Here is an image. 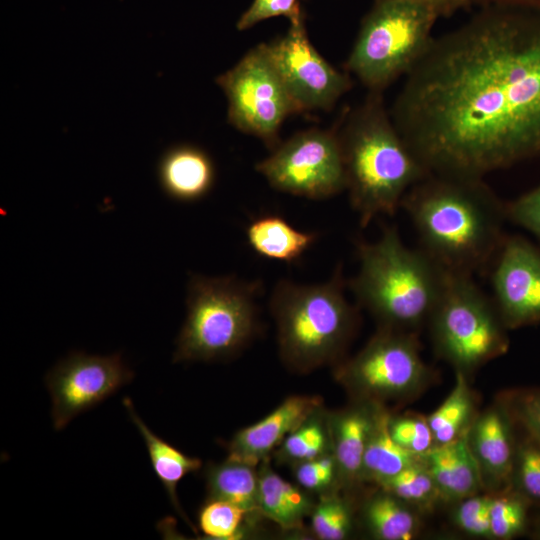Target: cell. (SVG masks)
<instances>
[{
	"instance_id": "cell-1",
	"label": "cell",
	"mask_w": 540,
	"mask_h": 540,
	"mask_svg": "<svg viewBox=\"0 0 540 540\" xmlns=\"http://www.w3.org/2000/svg\"><path fill=\"white\" fill-rule=\"evenodd\" d=\"M389 111L433 174L484 178L540 159V12L484 7L434 37Z\"/></svg>"
},
{
	"instance_id": "cell-2",
	"label": "cell",
	"mask_w": 540,
	"mask_h": 540,
	"mask_svg": "<svg viewBox=\"0 0 540 540\" xmlns=\"http://www.w3.org/2000/svg\"><path fill=\"white\" fill-rule=\"evenodd\" d=\"M401 208L420 248L449 272H485L506 237V202L484 178L431 173L407 191Z\"/></svg>"
},
{
	"instance_id": "cell-3",
	"label": "cell",
	"mask_w": 540,
	"mask_h": 540,
	"mask_svg": "<svg viewBox=\"0 0 540 540\" xmlns=\"http://www.w3.org/2000/svg\"><path fill=\"white\" fill-rule=\"evenodd\" d=\"M336 128L346 190L362 227L377 215H394L407 191L431 174L396 128L381 92H368Z\"/></svg>"
},
{
	"instance_id": "cell-4",
	"label": "cell",
	"mask_w": 540,
	"mask_h": 540,
	"mask_svg": "<svg viewBox=\"0 0 540 540\" xmlns=\"http://www.w3.org/2000/svg\"><path fill=\"white\" fill-rule=\"evenodd\" d=\"M357 274L347 281L358 304L379 327L416 333L443 291L447 271L420 247H407L395 226L375 242L357 241Z\"/></svg>"
},
{
	"instance_id": "cell-5",
	"label": "cell",
	"mask_w": 540,
	"mask_h": 540,
	"mask_svg": "<svg viewBox=\"0 0 540 540\" xmlns=\"http://www.w3.org/2000/svg\"><path fill=\"white\" fill-rule=\"evenodd\" d=\"M346 286L339 265L326 282L281 280L274 287L270 309L279 353L288 367L309 372L342 357L359 319L358 310L345 296Z\"/></svg>"
},
{
	"instance_id": "cell-6",
	"label": "cell",
	"mask_w": 540,
	"mask_h": 540,
	"mask_svg": "<svg viewBox=\"0 0 540 540\" xmlns=\"http://www.w3.org/2000/svg\"><path fill=\"white\" fill-rule=\"evenodd\" d=\"M260 290L259 282L235 276L192 275L174 362L223 360L241 351L257 329Z\"/></svg>"
},
{
	"instance_id": "cell-7",
	"label": "cell",
	"mask_w": 540,
	"mask_h": 540,
	"mask_svg": "<svg viewBox=\"0 0 540 540\" xmlns=\"http://www.w3.org/2000/svg\"><path fill=\"white\" fill-rule=\"evenodd\" d=\"M439 18L434 7L418 0H374L361 21L345 71L368 92L383 93L427 51Z\"/></svg>"
},
{
	"instance_id": "cell-8",
	"label": "cell",
	"mask_w": 540,
	"mask_h": 540,
	"mask_svg": "<svg viewBox=\"0 0 540 540\" xmlns=\"http://www.w3.org/2000/svg\"><path fill=\"white\" fill-rule=\"evenodd\" d=\"M427 325L437 357L469 380L509 349L508 329L492 297L479 288L472 275L447 271Z\"/></svg>"
},
{
	"instance_id": "cell-9",
	"label": "cell",
	"mask_w": 540,
	"mask_h": 540,
	"mask_svg": "<svg viewBox=\"0 0 540 540\" xmlns=\"http://www.w3.org/2000/svg\"><path fill=\"white\" fill-rule=\"evenodd\" d=\"M336 376L355 401L382 405L417 397L434 378L421 357L416 333L382 327L339 365Z\"/></svg>"
},
{
	"instance_id": "cell-10",
	"label": "cell",
	"mask_w": 540,
	"mask_h": 540,
	"mask_svg": "<svg viewBox=\"0 0 540 540\" xmlns=\"http://www.w3.org/2000/svg\"><path fill=\"white\" fill-rule=\"evenodd\" d=\"M216 83L228 101V122L262 140L272 151L280 144L285 119L298 113L268 50L261 43L249 50Z\"/></svg>"
},
{
	"instance_id": "cell-11",
	"label": "cell",
	"mask_w": 540,
	"mask_h": 540,
	"mask_svg": "<svg viewBox=\"0 0 540 540\" xmlns=\"http://www.w3.org/2000/svg\"><path fill=\"white\" fill-rule=\"evenodd\" d=\"M275 189L309 199H325L346 190L337 128L298 132L256 165Z\"/></svg>"
},
{
	"instance_id": "cell-12",
	"label": "cell",
	"mask_w": 540,
	"mask_h": 540,
	"mask_svg": "<svg viewBox=\"0 0 540 540\" xmlns=\"http://www.w3.org/2000/svg\"><path fill=\"white\" fill-rule=\"evenodd\" d=\"M267 46L298 113L329 111L353 86L351 75L329 64L312 45L304 18Z\"/></svg>"
},
{
	"instance_id": "cell-13",
	"label": "cell",
	"mask_w": 540,
	"mask_h": 540,
	"mask_svg": "<svg viewBox=\"0 0 540 540\" xmlns=\"http://www.w3.org/2000/svg\"><path fill=\"white\" fill-rule=\"evenodd\" d=\"M121 355L71 353L47 374L56 431L64 429L79 414L93 408L133 379Z\"/></svg>"
},
{
	"instance_id": "cell-14",
	"label": "cell",
	"mask_w": 540,
	"mask_h": 540,
	"mask_svg": "<svg viewBox=\"0 0 540 540\" xmlns=\"http://www.w3.org/2000/svg\"><path fill=\"white\" fill-rule=\"evenodd\" d=\"M491 272L492 300L508 330L540 323V248L506 235Z\"/></svg>"
},
{
	"instance_id": "cell-15",
	"label": "cell",
	"mask_w": 540,
	"mask_h": 540,
	"mask_svg": "<svg viewBox=\"0 0 540 540\" xmlns=\"http://www.w3.org/2000/svg\"><path fill=\"white\" fill-rule=\"evenodd\" d=\"M517 427L505 406L495 403L477 413L467 440L476 460L484 492L495 494L511 488Z\"/></svg>"
},
{
	"instance_id": "cell-16",
	"label": "cell",
	"mask_w": 540,
	"mask_h": 540,
	"mask_svg": "<svg viewBox=\"0 0 540 540\" xmlns=\"http://www.w3.org/2000/svg\"><path fill=\"white\" fill-rule=\"evenodd\" d=\"M318 396L285 399L260 421L238 431L229 443V458L256 465L284 438L321 408Z\"/></svg>"
},
{
	"instance_id": "cell-17",
	"label": "cell",
	"mask_w": 540,
	"mask_h": 540,
	"mask_svg": "<svg viewBox=\"0 0 540 540\" xmlns=\"http://www.w3.org/2000/svg\"><path fill=\"white\" fill-rule=\"evenodd\" d=\"M377 403L355 401L329 415L332 449L341 487L350 489L362 482V465Z\"/></svg>"
},
{
	"instance_id": "cell-18",
	"label": "cell",
	"mask_w": 540,
	"mask_h": 540,
	"mask_svg": "<svg viewBox=\"0 0 540 540\" xmlns=\"http://www.w3.org/2000/svg\"><path fill=\"white\" fill-rule=\"evenodd\" d=\"M422 460L444 503L454 504L484 491L467 432L449 443L433 446Z\"/></svg>"
},
{
	"instance_id": "cell-19",
	"label": "cell",
	"mask_w": 540,
	"mask_h": 540,
	"mask_svg": "<svg viewBox=\"0 0 540 540\" xmlns=\"http://www.w3.org/2000/svg\"><path fill=\"white\" fill-rule=\"evenodd\" d=\"M157 173L164 193L180 202L202 199L215 181V167L210 156L189 144L166 150L159 160Z\"/></svg>"
},
{
	"instance_id": "cell-20",
	"label": "cell",
	"mask_w": 540,
	"mask_h": 540,
	"mask_svg": "<svg viewBox=\"0 0 540 540\" xmlns=\"http://www.w3.org/2000/svg\"><path fill=\"white\" fill-rule=\"evenodd\" d=\"M130 419L137 427L145 442L152 468L162 483L175 510L187 521L177 497V485L188 474L198 471L202 462L191 457L160 438L143 422L136 413L129 397L123 398Z\"/></svg>"
},
{
	"instance_id": "cell-21",
	"label": "cell",
	"mask_w": 540,
	"mask_h": 540,
	"mask_svg": "<svg viewBox=\"0 0 540 540\" xmlns=\"http://www.w3.org/2000/svg\"><path fill=\"white\" fill-rule=\"evenodd\" d=\"M390 417L385 405L377 404L363 457L362 482L379 485L422 458V455L403 448L392 438L389 431Z\"/></svg>"
},
{
	"instance_id": "cell-22",
	"label": "cell",
	"mask_w": 540,
	"mask_h": 540,
	"mask_svg": "<svg viewBox=\"0 0 540 540\" xmlns=\"http://www.w3.org/2000/svg\"><path fill=\"white\" fill-rule=\"evenodd\" d=\"M258 505L260 514L285 530L300 528L314 507L305 492L284 480L266 463L258 472Z\"/></svg>"
},
{
	"instance_id": "cell-23",
	"label": "cell",
	"mask_w": 540,
	"mask_h": 540,
	"mask_svg": "<svg viewBox=\"0 0 540 540\" xmlns=\"http://www.w3.org/2000/svg\"><path fill=\"white\" fill-rule=\"evenodd\" d=\"M361 520L369 535L378 540H410L421 530L420 513L382 488L363 503Z\"/></svg>"
},
{
	"instance_id": "cell-24",
	"label": "cell",
	"mask_w": 540,
	"mask_h": 540,
	"mask_svg": "<svg viewBox=\"0 0 540 540\" xmlns=\"http://www.w3.org/2000/svg\"><path fill=\"white\" fill-rule=\"evenodd\" d=\"M246 237L258 255L292 263L314 244L317 234L300 231L278 215H264L248 225Z\"/></svg>"
},
{
	"instance_id": "cell-25",
	"label": "cell",
	"mask_w": 540,
	"mask_h": 540,
	"mask_svg": "<svg viewBox=\"0 0 540 540\" xmlns=\"http://www.w3.org/2000/svg\"><path fill=\"white\" fill-rule=\"evenodd\" d=\"M208 499L229 502L248 515L260 513L258 505V473L254 465L227 458L210 464L205 473Z\"/></svg>"
},
{
	"instance_id": "cell-26",
	"label": "cell",
	"mask_w": 540,
	"mask_h": 540,
	"mask_svg": "<svg viewBox=\"0 0 540 540\" xmlns=\"http://www.w3.org/2000/svg\"><path fill=\"white\" fill-rule=\"evenodd\" d=\"M456 374L455 385L445 400L427 416L434 446L449 443L466 433L476 416L475 399L470 380Z\"/></svg>"
},
{
	"instance_id": "cell-27",
	"label": "cell",
	"mask_w": 540,
	"mask_h": 540,
	"mask_svg": "<svg viewBox=\"0 0 540 540\" xmlns=\"http://www.w3.org/2000/svg\"><path fill=\"white\" fill-rule=\"evenodd\" d=\"M378 486L401 499L420 514L433 511L439 503L443 502L422 458Z\"/></svg>"
},
{
	"instance_id": "cell-28",
	"label": "cell",
	"mask_w": 540,
	"mask_h": 540,
	"mask_svg": "<svg viewBox=\"0 0 540 540\" xmlns=\"http://www.w3.org/2000/svg\"><path fill=\"white\" fill-rule=\"evenodd\" d=\"M320 409L284 438L280 447L283 460L297 464L333 451L329 415Z\"/></svg>"
},
{
	"instance_id": "cell-29",
	"label": "cell",
	"mask_w": 540,
	"mask_h": 540,
	"mask_svg": "<svg viewBox=\"0 0 540 540\" xmlns=\"http://www.w3.org/2000/svg\"><path fill=\"white\" fill-rule=\"evenodd\" d=\"M530 506L529 502L512 488L491 494V538L509 540L525 534L530 527Z\"/></svg>"
},
{
	"instance_id": "cell-30",
	"label": "cell",
	"mask_w": 540,
	"mask_h": 540,
	"mask_svg": "<svg viewBox=\"0 0 540 540\" xmlns=\"http://www.w3.org/2000/svg\"><path fill=\"white\" fill-rule=\"evenodd\" d=\"M310 516L312 530L322 540L346 539L354 529L352 506L335 490L322 494Z\"/></svg>"
},
{
	"instance_id": "cell-31",
	"label": "cell",
	"mask_w": 540,
	"mask_h": 540,
	"mask_svg": "<svg viewBox=\"0 0 540 540\" xmlns=\"http://www.w3.org/2000/svg\"><path fill=\"white\" fill-rule=\"evenodd\" d=\"M520 431L522 435L517 436L511 488L530 505L540 506V443Z\"/></svg>"
},
{
	"instance_id": "cell-32",
	"label": "cell",
	"mask_w": 540,
	"mask_h": 540,
	"mask_svg": "<svg viewBox=\"0 0 540 540\" xmlns=\"http://www.w3.org/2000/svg\"><path fill=\"white\" fill-rule=\"evenodd\" d=\"M244 510L226 501L208 499L198 515L200 530L211 539H237L242 535Z\"/></svg>"
},
{
	"instance_id": "cell-33",
	"label": "cell",
	"mask_w": 540,
	"mask_h": 540,
	"mask_svg": "<svg viewBox=\"0 0 540 540\" xmlns=\"http://www.w3.org/2000/svg\"><path fill=\"white\" fill-rule=\"evenodd\" d=\"M497 399L515 425L540 443V387L512 388L500 393Z\"/></svg>"
},
{
	"instance_id": "cell-34",
	"label": "cell",
	"mask_w": 540,
	"mask_h": 540,
	"mask_svg": "<svg viewBox=\"0 0 540 540\" xmlns=\"http://www.w3.org/2000/svg\"><path fill=\"white\" fill-rule=\"evenodd\" d=\"M490 493H478L456 503L452 511V522L463 533L477 538H491Z\"/></svg>"
},
{
	"instance_id": "cell-35",
	"label": "cell",
	"mask_w": 540,
	"mask_h": 540,
	"mask_svg": "<svg viewBox=\"0 0 540 540\" xmlns=\"http://www.w3.org/2000/svg\"><path fill=\"white\" fill-rule=\"evenodd\" d=\"M294 476L300 487L312 492H330L340 487L339 469L333 451L295 465Z\"/></svg>"
},
{
	"instance_id": "cell-36",
	"label": "cell",
	"mask_w": 540,
	"mask_h": 540,
	"mask_svg": "<svg viewBox=\"0 0 540 540\" xmlns=\"http://www.w3.org/2000/svg\"><path fill=\"white\" fill-rule=\"evenodd\" d=\"M389 431L400 446L415 454L423 455L434 446V437L427 417L391 415Z\"/></svg>"
},
{
	"instance_id": "cell-37",
	"label": "cell",
	"mask_w": 540,
	"mask_h": 540,
	"mask_svg": "<svg viewBox=\"0 0 540 540\" xmlns=\"http://www.w3.org/2000/svg\"><path fill=\"white\" fill-rule=\"evenodd\" d=\"M284 16L290 23L304 18L300 0H253L240 16L236 27L239 31L247 30L266 19Z\"/></svg>"
},
{
	"instance_id": "cell-38",
	"label": "cell",
	"mask_w": 540,
	"mask_h": 540,
	"mask_svg": "<svg viewBox=\"0 0 540 540\" xmlns=\"http://www.w3.org/2000/svg\"><path fill=\"white\" fill-rule=\"evenodd\" d=\"M507 220L531 232L540 241V185L506 202Z\"/></svg>"
},
{
	"instance_id": "cell-39",
	"label": "cell",
	"mask_w": 540,
	"mask_h": 540,
	"mask_svg": "<svg viewBox=\"0 0 540 540\" xmlns=\"http://www.w3.org/2000/svg\"><path fill=\"white\" fill-rule=\"evenodd\" d=\"M471 5L484 7H508L540 12V0H468Z\"/></svg>"
},
{
	"instance_id": "cell-40",
	"label": "cell",
	"mask_w": 540,
	"mask_h": 540,
	"mask_svg": "<svg viewBox=\"0 0 540 540\" xmlns=\"http://www.w3.org/2000/svg\"><path fill=\"white\" fill-rule=\"evenodd\" d=\"M434 7L440 17H450L460 10L468 9L470 2L468 0H418Z\"/></svg>"
},
{
	"instance_id": "cell-41",
	"label": "cell",
	"mask_w": 540,
	"mask_h": 540,
	"mask_svg": "<svg viewBox=\"0 0 540 540\" xmlns=\"http://www.w3.org/2000/svg\"><path fill=\"white\" fill-rule=\"evenodd\" d=\"M530 535L534 539H540V516L532 523L530 524Z\"/></svg>"
}]
</instances>
